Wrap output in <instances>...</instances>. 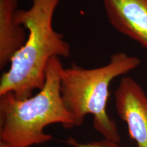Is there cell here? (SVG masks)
I'll use <instances>...</instances> for the list:
<instances>
[{
    "instance_id": "277c9868",
    "label": "cell",
    "mask_w": 147,
    "mask_h": 147,
    "mask_svg": "<svg viewBox=\"0 0 147 147\" xmlns=\"http://www.w3.org/2000/svg\"><path fill=\"white\" fill-rule=\"evenodd\" d=\"M115 107L126 123L129 136L137 147H147V95L130 77L121 80L115 91Z\"/></svg>"
},
{
    "instance_id": "ba28073f",
    "label": "cell",
    "mask_w": 147,
    "mask_h": 147,
    "mask_svg": "<svg viewBox=\"0 0 147 147\" xmlns=\"http://www.w3.org/2000/svg\"><path fill=\"white\" fill-rule=\"evenodd\" d=\"M0 147H11L9 146V145L5 144V143H3L2 142H0Z\"/></svg>"
},
{
    "instance_id": "7a4b0ae2",
    "label": "cell",
    "mask_w": 147,
    "mask_h": 147,
    "mask_svg": "<svg viewBox=\"0 0 147 147\" xmlns=\"http://www.w3.org/2000/svg\"><path fill=\"white\" fill-rule=\"evenodd\" d=\"M63 68L60 58L51 59L45 84L34 96L19 100L12 93L0 95V142L11 147H31L53 139L44 132L50 125L59 123L66 129L76 127L61 94Z\"/></svg>"
},
{
    "instance_id": "3957f363",
    "label": "cell",
    "mask_w": 147,
    "mask_h": 147,
    "mask_svg": "<svg viewBox=\"0 0 147 147\" xmlns=\"http://www.w3.org/2000/svg\"><path fill=\"white\" fill-rule=\"evenodd\" d=\"M140 65V60L137 57L119 52L112 55L109 62L101 67L88 69L73 64L63 68L61 74V94L75 126L81 125L86 116L91 115L93 127L104 138L120 142L117 125L107 113L110 84L114 79Z\"/></svg>"
},
{
    "instance_id": "52a82bcc",
    "label": "cell",
    "mask_w": 147,
    "mask_h": 147,
    "mask_svg": "<svg viewBox=\"0 0 147 147\" xmlns=\"http://www.w3.org/2000/svg\"><path fill=\"white\" fill-rule=\"evenodd\" d=\"M64 142L74 147H120L118 143L104 138L101 140L93 141L91 142H79L74 138H69Z\"/></svg>"
},
{
    "instance_id": "8992f818",
    "label": "cell",
    "mask_w": 147,
    "mask_h": 147,
    "mask_svg": "<svg viewBox=\"0 0 147 147\" xmlns=\"http://www.w3.org/2000/svg\"><path fill=\"white\" fill-rule=\"evenodd\" d=\"M18 0H0V69H2L26 41V29L16 21Z\"/></svg>"
},
{
    "instance_id": "5b68a950",
    "label": "cell",
    "mask_w": 147,
    "mask_h": 147,
    "mask_svg": "<svg viewBox=\"0 0 147 147\" xmlns=\"http://www.w3.org/2000/svg\"><path fill=\"white\" fill-rule=\"evenodd\" d=\"M114 28L147 49V0H103Z\"/></svg>"
},
{
    "instance_id": "6da1fadb",
    "label": "cell",
    "mask_w": 147,
    "mask_h": 147,
    "mask_svg": "<svg viewBox=\"0 0 147 147\" xmlns=\"http://www.w3.org/2000/svg\"><path fill=\"white\" fill-rule=\"evenodd\" d=\"M27 10L18 9L16 19L28 32L23 47L11 60L0 78V95L13 93L25 100L45 82L48 64L53 58H67L70 46L53 28V16L60 0H30Z\"/></svg>"
}]
</instances>
